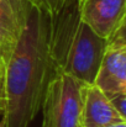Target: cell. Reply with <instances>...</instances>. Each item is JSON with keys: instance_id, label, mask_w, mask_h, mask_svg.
<instances>
[{"instance_id": "cell-1", "label": "cell", "mask_w": 126, "mask_h": 127, "mask_svg": "<svg viewBox=\"0 0 126 127\" xmlns=\"http://www.w3.org/2000/svg\"><path fill=\"white\" fill-rule=\"evenodd\" d=\"M0 68L5 90L4 127H29L41 111L56 74L51 57V15L21 0L14 24L0 36Z\"/></svg>"}, {"instance_id": "cell-2", "label": "cell", "mask_w": 126, "mask_h": 127, "mask_svg": "<svg viewBox=\"0 0 126 127\" xmlns=\"http://www.w3.org/2000/svg\"><path fill=\"white\" fill-rule=\"evenodd\" d=\"M108 40L94 32L79 14V0H67L56 15H51V57L57 72H66L78 80L95 83Z\"/></svg>"}, {"instance_id": "cell-3", "label": "cell", "mask_w": 126, "mask_h": 127, "mask_svg": "<svg viewBox=\"0 0 126 127\" xmlns=\"http://www.w3.org/2000/svg\"><path fill=\"white\" fill-rule=\"evenodd\" d=\"M85 85L66 72H57L43 95L42 127H82Z\"/></svg>"}, {"instance_id": "cell-4", "label": "cell", "mask_w": 126, "mask_h": 127, "mask_svg": "<svg viewBox=\"0 0 126 127\" xmlns=\"http://www.w3.org/2000/svg\"><path fill=\"white\" fill-rule=\"evenodd\" d=\"M126 11V0H79V14L94 32L109 38Z\"/></svg>"}, {"instance_id": "cell-5", "label": "cell", "mask_w": 126, "mask_h": 127, "mask_svg": "<svg viewBox=\"0 0 126 127\" xmlns=\"http://www.w3.org/2000/svg\"><path fill=\"white\" fill-rule=\"evenodd\" d=\"M94 84L110 100L126 95V48L108 47Z\"/></svg>"}, {"instance_id": "cell-6", "label": "cell", "mask_w": 126, "mask_h": 127, "mask_svg": "<svg viewBox=\"0 0 126 127\" xmlns=\"http://www.w3.org/2000/svg\"><path fill=\"white\" fill-rule=\"evenodd\" d=\"M124 121L113 101L95 84L85 85L82 127H106Z\"/></svg>"}, {"instance_id": "cell-7", "label": "cell", "mask_w": 126, "mask_h": 127, "mask_svg": "<svg viewBox=\"0 0 126 127\" xmlns=\"http://www.w3.org/2000/svg\"><path fill=\"white\" fill-rule=\"evenodd\" d=\"M108 47L126 48V11L113 35L108 38Z\"/></svg>"}, {"instance_id": "cell-8", "label": "cell", "mask_w": 126, "mask_h": 127, "mask_svg": "<svg viewBox=\"0 0 126 127\" xmlns=\"http://www.w3.org/2000/svg\"><path fill=\"white\" fill-rule=\"evenodd\" d=\"M29 1L49 15H56L57 12H59L61 9L67 2V0H29Z\"/></svg>"}, {"instance_id": "cell-9", "label": "cell", "mask_w": 126, "mask_h": 127, "mask_svg": "<svg viewBox=\"0 0 126 127\" xmlns=\"http://www.w3.org/2000/svg\"><path fill=\"white\" fill-rule=\"evenodd\" d=\"M114 106L116 107V110L119 111V114L121 115V117L126 120V95L124 96H119L111 100Z\"/></svg>"}, {"instance_id": "cell-10", "label": "cell", "mask_w": 126, "mask_h": 127, "mask_svg": "<svg viewBox=\"0 0 126 127\" xmlns=\"http://www.w3.org/2000/svg\"><path fill=\"white\" fill-rule=\"evenodd\" d=\"M5 110V90H4V82H2V72L0 68V116H2Z\"/></svg>"}, {"instance_id": "cell-11", "label": "cell", "mask_w": 126, "mask_h": 127, "mask_svg": "<svg viewBox=\"0 0 126 127\" xmlns=\"http://www.w3.org/2000/svg\"><path fill=\"white\" fill-rule=\"evenodd\" d=\"M106 127H126V120L120 121V122H115V124L109 125V126H106Z\"/></svg>"}, {"instance_id": "cell-12", "label": "cell", "mask_w": 126, "mask_h": 127, "mask_svg": "<svg viewBox=\"0 0 126 127\" xmlns=\"http://www.w3.org/2000/svg\"><path fill=\"white\" fill-rule=\"evenodd\" d=\"M0 127H4V126H2V124H1V122H0Z\"/></svg>"}]
</instances>
